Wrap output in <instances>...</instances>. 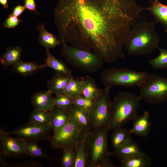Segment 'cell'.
<instances>
[{"label":"cell","mask_w":167,"mask_h":167,"mask_svg":"<svg viewBox=\"0 0 167 167\" xmlns=\"http://www.w3.org/2000/svg\"><path fill=\"white\" fill-rule=\"evenodd\" d=\"M155 22L143 21L131 28L125 47L130 55H148L159 48V36L155 30Z\"/></svg>","instance_id":"cell-2"},{"label":"cell","mask_w":167,"mask_h":167,"mask_svg":"<svg viewBox=\"0 0 167 167\" xmlns=\"http://www.w3.org/2000/svg\"><path fill=\"white\" fill-rule=\"evenodd\" d=\"M36 29L40 32L38 41L41 45L44 47L46 50L54 49L62 44L61 41L54 35L48 32L45 29V24H40Z\"/></svg>","instance_id":"cell-20"},{"label":"cell","mask_w":167,"mask_h":167,"mask_svg":"<svg viewBox=\"0 0 167 167\" xmlns=\"http://www.w3.org/2000/svg\"><path fill=\"white\" fill-rule=\"evenodd\" d=\"M141 151L138 144L131 139L114 149L113 151L109 152V154L116 157L121 162L139 154Z\"/></svg>","instance_id":"cell-17"},{"label":"cell","mask_w":167,"mask_h":167,"mask_svg":"<svg viewBox=\"0 0 167 167\" xmlns=\"http://www.w3.org/2000/svg\"><path fill=\"white\" fill-rule=\"evenodd\" d=\"M145 9L135 0H58L54 15L61 41L112 63L124 58L123 47Z\"/></svg>","instance_id":"cell-1"},{"label":"cell","mask_w":167,"mask_h":167,"mask_svg":"<svg viewBox=\"0 0 167 167\" xmlns=\"http://www.w3.org/2000/svg\"><path fill=\"white\" fill-rule=\"evenodd\" d=\"M111 138L112 146L115 149L131 139L132 134L130 130L122 127L113 130Z\"/></svg>","instance_id":"cell-25"},{"label":"cell","mask_w":167,"mask_h":167,"mask_svg":"<svg viewBox=\"0 0 167 167\" xmlns=\"http://www.w3.org/2000/svg\"><path fill=\"white\" fill-rule=\"evenodd\" d=\"M28 122L41 125H50V117L49 112L34 109L29 115Z\"/></svg>","instance_id":"cell-27"},{"label":"cell","mask_w":167,"mask_h":167,"mask_svg":"<svg viewBox=\"0 0 167 167\" xmlns=\"http://www.w3.org/2000/svg\"><path fill=\"white\" fill-rule=\"evenodd\" d=\"M81 89L82 95L92 100H95L102 90L98 88L94 79L88 75L84 77Z\"/></svg>","instance_id":"cell-21"},{"label":"cell","mask_w":167,"mask_h":167,"mask_svg":"<svg viewBox=\"0 0 167 167\" xmlns=\"http://www.w3.org/2000/svg\"><path fill=\"white\" fill-rule=\"evenodd\" d=\"M50 125H41L28 122L24 125L9 132L10 135L16 136L26 141H51L53 136L50 135Z\"/></svg>","instance_id":"cell-10"},{"label":"cell","mask_w":167,"mask_h":167,"mask_svg":"<svg viewBox=\"0 0 167 167\" xmlns=\"http://www.w3.org/2000/svg\"><path fill=\"white\" fill-rule=\"evenodd\" d=\"M108 126L93 128L88 133L86 149L88 167H115L110 159Z\"/></svg>","instance_id":"cell-3"},{"label":"cell","mask_w":167,"mask_h":167,"mask_svg":"<svg viewBox=\"0 0 167 167\" xmlns=\"http://www.w3.org/2000/svg\"><path fill=\"white\" fill-rule=\"evenodd\" d=\"M6 52L0 58L1 64L5 70L20 62L22 52V48L18 46H9L6 48Z\"/></svg>","instance_id":"cell-19"},{"label":"cell","mask_w":167,"mask_h":167,"mask_svg":"<svg viewBox=\"0 0 167 167\" xmlns=\"http://www.w3.org/2000/svg\"><path fill=\"white\" fill-rule=\"evenodd\" d=\"M95 100L88 98L82 95L74 98V105L88 112L94 107Z\"/></svg>","instance_id":"cell-33"},{"label":"cell","mask_w":167,"mask_h":167,"mask_svg":"<svg viewBox=\"0 0 167 167\" xmlns=\"http://www.w3.org/2000/svg\"><path fill=\"white\" fill-rule=\"evenodd\" d=\"M62 156L60 159L62 167H74L75 163V156L74 149L64 150Z\"/></svg>","instance_id":"cell-32"},{"label":"cell","mask_w":167,"mask_h":167,"mask_svg":"<svg viewBox=\"0 0 167 167\" xmlns=\"http://www.w3.org/2000/svg\"><path fill=\"white\" fill-rule=\"evenodd\" d=\"M25 9L24 6L18 5L14 7L12 12L10 15L18 17L22 14Z\"/></svg>","instance_id":"cell-37"},{"label":"cell","mask_w":167,"mask_h":167,"mask_svg":"<svg viewBox=\"0 0 167 167\" xmlns=\"http://www.w3.org/2000/svg\"><path fill=\"white\" fill-rule=\"evenodd\" d=\"M46 50L47 58L45 63L41 65L42 68L48 67L53 69L55 73L72 75L71 70L64 62L54 57L50 53L49 50Z\"/></svg>","instance_id":"cell-23"},{"label":"cell","mask_w":167,"mask_h":167,"mask_svg":"<svg viewBox=\"0 0 167 167\" xmlns=\"http://www.w3.org/2000/svg\"><path fill=\"white\" fill-rule=\"evenodd\" d=\"M37 142L33 141H26L25 149L26 155L30 156L32 158L39 157L53 159V158L49 156L42 151L38 146Z\"/></svg>","instance_id":"cell-28"},{"label":"cell","mask_w":167,"mask_h":167,"mask_svg":"<svg viewBox=\"0 0 167 167\" xmlns=\"http://www.w3.org/2000/svg\"><path fill=\"white\" fill-rule=\"evenodd\" d=\"M139 96L127 92L119 93L111 101L110 120L108 125L110 130L122 127L138 115L140 101Z\"/></svg>","instance_id":"cell-4"},{"label":"cell","mask_w":167,"mask_h":167,"mask_svg":"<svg viewBox=\"0 0 167 167\" xmlns=\"http://www.w3.org/2000/svg\"><path fill=\"white\" fill-rule=\"evenodd\" d=\"M133 127L130 130L132 133L142 137H146L151 129L149 113L146 111L141 115H137L132 120Z\"/></svg>","instance_id":"cell-15"},{"label":"cell","mask_w":167,"mask_h":167,"mask_svg":"<svg viewBox=\"0 0 167 167\" xmlns=\"http://www.w3.org/2000/svg\"><path fill=\"white\" fill-rule=\"evenodd\" d=\"M88 132L70 120L55 135L53 136L50 141L51 145L55 149H74Z\"/></svg>","instance_id":"cell-8"},{"label":"cell","mask_w":167,"mask_h":167,"mask_svg":"<svg viewBox=\"0 0 167 167\" xmlns=\"http://www.w3.org/2000/svg\"><path fill=\"white\" fill-rule=\"evenodd\" d=\"M55 106L68 110L74 105V97L63 93L56 95L54 98Z\"/></svg>","instance_id":"cell-31"},{"label":"cell","mask_w":167,"mask_h":167,"mask_svg":"<svg viewBox=\"0 0 167 167\" xmlns=\"http://www.w3.org/2000/svg\"><path fill=\"white\" fill-rule=\"evenodd\" d=\"M68 110L71 121L86 131L92 130L88 112L74 105Z\"/></svg>","instance_id":"cell-13"},{"label":"cell","mask_w":167,"mask_h":167,"mask_svg":"<svg viewBox=\"0 0 167 167\" xmlns=\"http://www.w3.org/2000/svg\"><path fill=\"white\" fill-rule=\"evenodd\" d=\"M88 133L74 149L75 156V163L74 167H87V156L85 144Z\"/></svg>","instance_id":"cell-26"},{"label":"cell","mask_w":167,"mask_h":167,"mask_svg":"<svg viewBox=\"0 0 167 167\" xmlns=\"http://www.w3.org/2000/svg\"><path fill=\"white\" fill-rule=\"evenodd\" d=\"M83 79V77L73 78L68 84L64 93L74 98L82 95L81 85Z\"/></svg>","instance_id":"cell-29"},{"label":"cell","mask_w":167,"mask_h":167,"mask_svg":"<svg viewBox=\"0 0 167 167\" xmlns=\"http://www.w3.org/2000/svg\"><path fill=\"white\" fill-rule=\"evenodd\" d=\"M48 90L34 92L31 98V103L34 109L49 111L55 106L54 98Z\"/></svg>","instance_id":"cell-12"},{"label":"cell","mask_w":167,"mask_h":167,"mask_svg":"<svg viewBox=\"0 0 167 167\" xmlns=\"http://www.w3.org/2000/svg\"><path fill=\"white\" fill-rule=\"evenodd\" d=\"M153 16L156 23H161L167 33V5L161 3L158 0L151 2L150 6L146 8Z\"/></svg>","instance_id":"cell-18"},{"label":"cell","mask_w":167,"mask_h":167,"mask_svg":"<svg viewBox=\"0 0 167 167\" xmlns=\"http://www.w3.org/2000/svg\"><path fill=\"white\" fill-rule=\"evenodd\" d=\"M24 5L26 9L30 11H33L38 13L36 10L35 0H24Z\"/></svg>","instance_id":"cell-36"},{"label":"cell","mask_w":167,"mask_h":167,"mask_svg":"<svg viewBox=\"0 0 167 167\" xmlns=\"http://www.w3.org/2000/svg\"><path fill=\"white\" fill-rule=\"evenodd\" d=\"M0 3L4 9H6L8 8L7 0H0Z\"/></svg>","instance_id":"cell-38"},{"label":"cell","mask_w":167,"mask_h":167,"mask_svg":"<svg viewBox=\"0 0 167 167\" xmlns=\"http://www.w3.org/2000/svg\"><path fill=\"white\" fill-rule=\"evenodd\" d=\"M159 49L160 53L156 58L148 61L149 64L155 69H167V49L160 48Z\"/></svg>","instance_id":"cell-30"},{"label":"cell","mask_w":167,"mask_h":167,"mask_svg":"<svg viewBox=\"0 0 167 167\" xmlns=\"http://www.w3.org/2000/svg\"><path fill=\"white\" fill-rule=\"evenodd\" d=\"M142 100L152 104L167 101V78L156 74H149L138 86Z\"/></svg>","instance_id":"cell-7"},{"label":"cell","mask_w":167,"mask_h":167,"mask_svg":"<svg viewBox=\"0 0 167 167\" xmlns=\"http://www.w3.org/2000/svg\"><path fill=\"white\" fill-rule=\"evenodd\" d=\"M110 100L109 91L104 89L95 99L94 107L89 112L93 128L109 125L110 120Z\"/></svg>","instance_id":"cell-9"},{"label":"cell","mask_w":167,"mask_h":167,"mask_svg":"<svg viewBox=\"0 0 167 167\" xmlns=\"http://www.w3.org/2000/svg\"><path fill=\"white\" fill-rule=\"evenodd\" d=\"M43 68L42 65H38L34 62L20 61L12 66L11 72L25 77L30 75Z\"/></svg>","instance_id":"cell-24"},{"label":"cell","mask_w":167,"mask_h":167,"mask_svg":"<svg viewBox=\"0 0 167 167\" xmlns=\"http://www.w3.org/2000/svg\"><path fill=\"white\" fill-rule=\"evenodd\" d=\"M50 117V125L55 135L70 121L68 110L55 106L49 111Z\"/></svg>","instance_id":"cell-16"},{"label":"cell","mask_w":167,"mask_h":167,"mask_svg":"<svg viewBox=\"0 0 167 167\" xmlns=\"http://www.w3.org/2000/svg\"><path fill=\"white\" fill-rule=\"evenodd\" d=\"M6 132L0 131V156L21 157L26 155L25 149L26 140L20 138L13 137Z\"/></svg>","instance_id":"cell-11"},{"label":"cell","mask_w":167,"mask_h":167,"mask_svg":"<svg viewBox=\"0 0 167 167\" xmlns=\"http://www.w3.org/2000/svg\"><path fill=\"white\" fill-rule=\"evenodd\" d=\"M149 75L145 71L136 72L127 68H110L102 71L101 79L104 89L109 91L112 87L117 86L138 87Z\"/></svg>","instance_id":"cell-6"},{"label":"cell","mask_w":167,"mask_h":167,"mask_svg":"<svg viewBox=\"0 0 167 167\" xmlns=\"http://www.w3.org/2000/svg\"><path fill=\"white\" fill-rule=\"evenodd\" d=\"M22 22V20L19 19L18 17L9 15L8 17L3 22L2 25L4 28H14L20 23Z\"/></svg>","instance_id":"cell-34"},{"label":"cell","mask_w":167,"mask_h":167,"mask_svg":"<svg viewBox=\"0 0 167 167\" xmlns=\"http://www.w3.org/2000/svg\"><path fill=\"white\" fill-rule=\"evenodd\" d=\"M4 165H7L11 167H41L42 165L39 162L33 161H30L26 162H24L21 163L10 164L9 165L8 163H5Z\"/></svg>","instance_id":"cell-35"},{"label":"cell","mask_w":167,"mask_h":167,"mask_svg":"<svg viewBox=\"0 0 167 167\" xmlns=\"http://www.w3.org/2000/svg\"><path fill=\"white\" fill-rule=\"evenodd\" d=\"M73 78L72 75L55 73L47 83V90L55 95L64 93L68 84Z\"/></svg>","instance_id":"cell-14"},{"label":"cell","mask_w":167,"mask_h":167,"mask_svg":"<svg viewBox=\"0 0 167 167\" xmlns=\"http://www.w3.org/2000/svg\"><path fill=\"white\" fill-rule=\"evenodd\" d=\"M61 42V55L75 68L89 73L96 72L101 68L104 61L97 54L90 50L68 45L63 41Z\"/></svg>","instance_id":"cell-5"},{"label":"cell","mask_w":167,"mask_h":167,"mask_svg":"<svg viewBox=\"0 0 167 167\" xmlns=\"http://www.w3.org/2000/svg\"><path fill=\"white\" fill-rule=\"evenodd\" d=\"M152 163L150 156L141 151L139 154L121 162V167H149Z\"/></svg>","instance_id":"cell-22"}]
</instances>
